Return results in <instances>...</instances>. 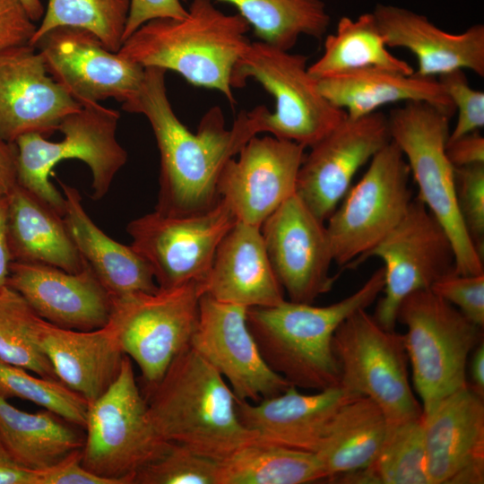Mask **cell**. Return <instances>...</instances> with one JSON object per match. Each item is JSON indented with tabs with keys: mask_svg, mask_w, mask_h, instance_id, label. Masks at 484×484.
Returning <instances> with one entry per match:
<instances>
[{
	"mask_svg": "<svg viewBox=\"0 0 484 484\" xmlns=\"http://www.w3.org/2000/svg\"><path fill=\"white\" fill-rule=\"evenodd\" d=\"M166 70L145 67L135 96L122 104L149 121L160 151V190L155 211L186 215L209 210L220 196L217 184L225 163L257 134L250 111L241 110L229 128L222 110L211 108L196 132L176 116L166 89Z\"/></svg>",
	"mask_w": 484,
	"mask_h": 484,
	"instance_id": "cell-1",
	"label": "cell"
},
{
	"mask_svg": "<svg viewBox=\"0 0 484 484\" xmlns=\"http://www.w3.org/2000/svg\"><path fill=\"white\" fill-rule=\"evenodd\" d=\"M141 390L151 423L167 442L219 462L256 438L241 423L226 380L191 345L157 383Z\"/></svg>",
	"mask_w": 484,
	"mask_h": 484,
	"instance_id": "cell-2",
	"label": "cell"
},
{
	"mask_svg": "<svg viewBox=\"0 0 484 484\" xmlns=\"http://www.w3.org/2000/svg\"><path fill=\"white\" fill-rule=\"evenodd\" d=\"M250 29L238 13L222 12L213 0H192L185 17L145 22L117 54L144 68L171 70L192 85L218 91L233 106L232 72L251 42Z\"/></svg>",
	"mask_w": 484,
	"mask_h": 484,
	"instance_id": "cell-3",
	"label": "cell"
},
{
	"mask_svg": "<svg viewBox=\"0 0 484 484\" xmlns=\"http://www.w3.org/2000/svg\"><path fill=\"white\" fill-rule=\"evenodd\" d=\"M384 283L381 267L338 302L316 307L285 299L272 307H250L247 324L267 365L291 385L315 391L338 386L333 334L348 316L376 301Z\"/></svg>",
	"mask_w": 484,
	"mask_h": 484,
	"instance_id": "cell-4",
	"label": "cell"
},
{
	"mask_svg": "<svg viewBox=\"0 0 484 484\" xmlns=\"http://www.w3.org/2000/svg\"><path fill=\"white\" fill-rule=\"evenodd\" d=\"M307 63L305 55L260 40L246 46L234 66L232 88L254 79L275 100L273 112L264 105L250 110L257 134L269 133L309 148L347 117L322 94Z\"/></svg>",
	"mask_w": 484,
	"mask_h": 484,
	"instance_id": "cell-5",
	"label": "cell"
},
{
	"mask_svg": "<svg viewBox=\"0 0 484 484\" xmlns=\"http://www.w3.org/2000/svg\"><path fill=\"white\" fill-rule=\"evenodd\" d=\"M119 118L117 110L90 103L63 119L58 130L64 138L59 142H50L35 133L20 136L14 143L17 183L64 216V194L50 182L49 176L61 160L78 159L91 171V198L100 200L127 161V152L116 137Z\"/></svg>",
	"mask_w": 484,
	"mask_h": 484,
	"instance_id": "cell-6",
	"label": "cell"
},
{
	"mask_svg": "<svg viewBox=\"0 0 484 484\" xmlns=\"http://www.w3.org/2000/svg\"><path fill=\"white\" fill-rule=\"evenodd\" d=\"M388 117L391 141L402 152L419 187L418 199L441 223L455 254V272L484 273L483 256L476 249L459 214L455 198L454 167L445 145L451 118L421 101L405 102Z\"/></svg>",
	"mask_w": 484,
	"mask_h": 484,
	"instance_id": "cell-7",
	"label": "cell"
},
{
	"mask_svg": "<svg viewBox=\"0 0 484 484\" xmlns=\"http://www.w3.org/2000/svg\"><path fill=\"white\" fill-rule=\"evenodd\" d=\"M397 322L402 334L415 390L426 411L468 384V357L483 341V328L430 289L405 297Z\"/></svg>",
	"mask_w": 484,
	"mask_h": 484,
	"instance_id": "cell-8",
	"label": "cell"
},
{
	"mask_svg": "<svg viewBox=\"0 0 484 484\" xmlns=\"http://www.w3.org/2000/svg\"><path fill=\"white\" fill-rule=\"evenodd\" d=\"M82 463L116 484H133L135 475L169 442L154 428L133 361L125 355L115 381L89 403Z\"/></svg>",
	"mask_w": 484,
	"mask_h": 484,
	"instance_id": "cell-9",
	"label": "cell"
},
{
	"mask_svg": "<svg viewBox=\"0 0 484 484\" xmlns=\"http://www.w3.org/2000/svg\"><path fill=\"white\" fill-rule=\"evenodd\" d=\"M333 350L340 385L375 402L388 424L422 415L410 385L402 334L384 328L366 309H359L335 331Z\"/></svg>",
	"mask_w": 484,
	"mask_h": 484,
	"instance_id": "cell-10",
	"label": "cell"
},
{
	"mask_svg": "<svg viewBox=\"0 0 484 484\" xmlns=\"http://www.w3.org/2000/svg\"><path fill=\"white\" fill-rule=\"evenodd\" d=\"M201 282L112 298L109 318L124 353L141 371L143 387L157 383L187 348L196 328Z\"/></svg>",
	"mask_w": 484,
	"mask_h": 484,
	"instance_id": "cell-11",
	"label": "cell"
},
{
	"mask_svg": "<svg viewBox=\"0 0 484 484\" xmlns=\"http://www.w3.org/2000/svg\"><path fill=\"white\" fill-rule=\"evenodd\" d=\"M411 171L391 141L369 161L327 219L333 262L345 268L376 246L407 212L412 201Z\"/></svg>",
	"mask_w": 484,
	"mask_h": 484,
	"instance_id": "cell-12",
	"label": "cell"
},
{
	"mask_svg": "<svg viewBox=\"0 0 484 484\" xmlns=\"http://www.w3.org/2000/svg\"><path fill=\"white\" fill-rule=\"evenodd\" d=\"M370 257L384 263V295L373 316L387 330H394L398 307L405 297L430 289L455 271V254L448 234L418 198L412 199L391 232L345 268H355Z\"/></svg>",
	"mask_w": 484,
	"mask_h": 484,
	"instance_id": "cell-13",
	"label": "cell"
},
{
	"mask_svg": "<svg viewBox=\"0 0 484 484\" xmlns=\"http://www.w3.org/2000/svg\"><path fill=\"white\" fill-rule=\"evenodd\" d=\"M237 220L221 198L207 211L167 215L154 210L131 220L130 246L148 263L157 285L169 289L207 276L218 246Z\"/></svg>",
	"mask_w": 484,
	"mask_h": 484,
	"instance_id": "cell-14",
	"label": "cell"
},
{
	"mask_svg": "<svg viewBox=\"0 0 484 484\" xmlns=\"http://www.w3.org/2000/svg\"><path fill=\"white\" fill-rule=\"evenodd\" d=\"M390 142L388 117L379 110L354 119L346 117L305 153L295 194L325 222L358 170Z\"/></svg>",
	"mask_w": 484,
	"mask_h": 484,
	"instance_id": "cell-15",
	"label": "cell"
},
{
	"mask_svg": "<svg viewBox=\"0 0 484 484\" xmlns=\"http://www.w3.org/2000/svg\"><path fill=\"white\" fill-rule=\"evenodd\" d=\"M272 270L289 300L313 304L329 292L336 276L326 226L294 194L262 224Z\"/></svg>",
	"mask_w": 484,
	"mask_h": 484,
	"instance_id": "cell-16",
	"label": "cell"
},
{
	"mask_svg": "<svg viewBox=\"0 0 484 484\" xmlns=\"http://www.w3.org/2000/svg\"><path fill=\"white\" fill-rule=\"evenodd\" d=\"M36 46L48 74L81 106L107 99L124 104L143 80L144 67L108 50L83 29L57 27Z\"/></svg>",
	"mask_w": 484,
	"mask_h": 484,
	"instance_id": "cell-17",
	"label": "cell"
},
{
	"mask_svg": "<svg viewBox=\"0 0 484 484\" xmlns=\"http://www.w3.org/2000/svg\"><path fill=\"white\" fill-rule=\"evenodd\" d=\"M246 313L245 307L202 295L190 345L222 376L237 400L257 402L291 385L264 359Z\"/></svg>",
	"mask_w": 484,
	"mask_h": 484,
	"instance_id": "cell-18",
	"label": "cell"
},
{
	"mask_svg": "<svg viewBox=\"0 0 484 484\" xmlns=\"http://www.w3.org/2000/svg\"><path fill=\"white\" fill-rule=\"evenodd\" d=\"M305 150L291 141L255 135L242 147L238 158L225 163L217 191L237 221L261 228L295 194Z\"/></svg>",
	"mask_w": 484,
	"mask_h": 484,
	"instance_id": "cell-19",
	"label": "cell"
},
{
	"mask_svg": "<svg viewBox=\"0 0 484 484\" xmlns=\"http://www.w3.org/2000/svg\"><path fill=\"white\" fill-rule=\"evenodd\" d=\"M81 105L47 72L30 44L0 52V137L14 143L22 135L44 137Z\"/></svg>",
	"mask_w": 484,
	"mask_h": 484,
	"instance_id": "cell-20",
	"label": "cell"
},
{
	"mask_svg": "<svg viewBox=\"0 0 484 484\" xmlns=\"http://www.w3.org/2000/svg\"><path fill=\"white\" fill-rule=\"evenodd\" d=\"M467 384L423 411L430 484L484 483V401Z\"/></svg>",
	"mask_w": 484,
	"mask_h": 484,
	"instance_id": "cell-21",
	"label": "cell"
},
{
	"mask_svg": "<svg viewBox=\"0 0 484 484\" xmlns=\"http://www.w3.org/2000/svg\"><path fill=\"white\" fill-rule=\"evenodd\" d=\"M6 285L42 319L58 327L89 331L105 326L112 298L91 267L78 272L39 264L12 262Z\"/></svg>",
	"mask_w": 484,
	"mask_h": 484,
	"instance_id": "cell-22",
	"label": "cell"
},
{
	"mask_svg": "<svg viewBox=\"0 0 484 484\" xmlns=\"http://www.w3.org/2000/svg\"><path fill=\"white\" fill-rule=\"evenodd\" d=\"M357 395L341 385L311 394L290 385L257 402L238 400L237 412L257 441L315 454L339 409Z\"/></svg>",
	"mask_w": 484,
	"mask_h": 484,
	"instance_id": "cell-23",
	"label": "cell"
},
{
	"mask_svg": "<svg viewBox=\"0 0 484 484\" xmlns=\"http://www.w3.org/2000/svg\"><path fill=\"white\" fill-rule=\"evenodd\" d=\"M387 47L402 48L417 58L420 77L439 76L462 69L484 76V25L477 23L460 33L441 30L425 15L378 4L372 12Z\"/></svg>",
	"mask_w": 484,
	"mask_h": 484,
	"instance_id": "cell-24",
	"label": "cell"
},
{
	"mask_svg": "<svg viewBox=\"0 0 484 484\" xmlns=\"http://www.w3.org/2000/svg\"><path fill=\"white\" fill-rule=\"evenodd\" d=\"M201 288L203 295L246 308L272 307L285 300L260 228L240 221L221 239Z\"/></svg>",
	"mask_w": 484,
	"mask_h": 484,
	"instance_id": "cell-25",
	"label": "cell"
},
{
	"mask_svg": "<svg viewBox=\"0 0 484 484\" xmlns=\"http://www.w3.org/2000/svg\"><path fill=\"white\" fill-rule=\"evenodd\" d=\"M39 337L56 378L88 403L115 381L125 355L109 321L103 327L81 331L40 318Z\"/></svg>",
	"mask_w": 484,
	"mask_h": 484,
	"instance_id": "cell-26",
	"label": "cell"
},
{
	"mask_svg": "<svg viewBox=\"0 0 484 484\" xmlns=\"http://www.w3.org/2000/svg\"><path fill=\"white\" fill-rule=\"evenodd\" d=\"M65 201L64 220L83 261L111 298L159 290L148 263L131 246L104 233L87 214L78 190L61 180Z\"/></svg>",
	"mask_w": 484,
	"mask_h": 484,
	"instance_id": "cell-27",
	"label": "cell"
},
{
	"mask_svg": "<svg viewBox=\"0 0 484 484\" xmlns=\"http://www.w3.org/2000/svg\"><path fill=\"white\" fill-rule=\"evenodd\" d=\"M322 94L349 118H359L391 103L427 102L452 117L454 106L437 78L366 69L317 81Z\"/></svg>",
	"mask_w": 484,
	"mask_h": 484,
	"instance_id": "cell-28",
	"label": "cell"
},
{
	"mask_svg": "<svg viewBox=\"0 0 484 484\" xmlns=\"http://www.w3.org/2000/svg\"><path fill=\"white\" fill-rule=\"evenodd\" d=\"M7 234L13 262L78 272L85 262L64 217L18 183L7 194Z\"/></svg>",
	"mask_w": 484,
	"mask_h": 484,
	"instance_id": "cell-29",
	"label": "cell"
},
{
	"mask_svg": "<svg viewBox=\"0 0 484 484\" xmlns=\"http://www.w3.org/2000/svg\"><path fill=\"white\" fill-rule=\"evenodd\" d=\"M388 428L387 419L371 399L357 395L337 411L315 453L327 480L367 468L376 458Z\"/></svg>",
	"mask_w": 484,
	"mask_h": 484,
	"instance_id": "cell-30",
	"label": "cell"
},
{
	"mask_svg": "<svg viewBox=\"0 0 484 484\" xmlns=\"http://www.w3.org/2000/svg\"><path fill=\"white\" fill-rule=\"evenodd\" d=\"M62 418L48 410L22 411L0 395V438L22 467L39 471L82 449V438Z\"/></svg>",
	"mask_w": 484,
	"mask_h": 484,
	"instance_id": "cell-31",
	"label": "cell"
},
{
	"mask_svg": "<svg viewBox=\"0 0 484 484\" xmlns=\"http://www.w3.org/2000/svg\"><path fill=\"white\" fill-rule=\"evenodd\" d=\"M387 48L373 13L356 19L342 16L334 33L325 38L323 55L308 65V73L316 81L366 69L412 74V66Z\"/></svg>",
	"mask_w": 484,
	"mask_h": 484,
	"instance_id": "cell-32",
	"label": "cell"
},
{
	"mask_svg": "<svg viewBox=\"0 0 484 484\" xmlns=\"http://www.w3.org/2000/svg\"><path fill=\"white\" fill-rule=\"evenodd\" d=\"M326 479L315 454L256 439L218 462L219 484H304Z\"/></svg>",
	"mask_w": 484,
	"mask_h": 484,
	"instance_id": "cell-33",
	"label": "cell"
},
{
	"mask_svg": "<svg viewBox=\"0 0 484 484\" xmlns=\"http://www.w3.org/2000/svg\"><path fill=\"white\" fill-rule=\"evenodd\" d=\"M233 5L260 41L290 50L300 36L321 39L331 17L324 0H216Z\"/></svg>",
	"mask_w": 484,
	"mask_h": 484,
	"instance_id": "cell-34",
	"label": "cell"
},
{
	"mask_svg": "<svg viewBox=\"0 0 484 484\" xmlns=\"http://www.w3.org/2000/svg\"><path fill=\"white\" fill-rule=\"evenodd\" d=\"M341 483L430 484L427 469L423 413L388 424L383 444L367 468L333 479Z\"/></svg>",
	"mask_w": 484,
	"mask_h": 484,
	"instance_id": "cell-35",
	"label": "cell"
},
{
	"mask_svg": "<svg viewBox=\"0 0 484 484\" xmlns=\"http://www.w3.org/2000/svg\"><path fill=\"white\" fill-rule=\"evenodd\" d=\"M130 0H48L40 25L29 44L35 47L57 27H74L92 32L106 48L118 52L129 14Z\"/></svg>",
	"mask_w": 484,
	"mask_h": 484,
	"instance_id": "cell-36",
	"label": "cell"
},
{
	"mask_svg": "<svg viewBox=\"0 0 484 484\" xmlns=\"http://www.w3.org/2000/svg\"><path fill=\"white\" fill-rule=\"evenodd\" d=\"M40 317L14 290L0 289V359L35 375L57 379L39 337Z\"/></svg>",
	"mask_w": 484,
	"mask_h": 484,
	"instance_id": "cell-37",
	"label": "cell"
},
{
	"mask_svg": "<svg viewBox=\"0 0 484 484\" xmlns=\"http://www.w3.org/2000/svg\"><path fill=\"white\" fill-rule=\"evenodd\" d=\"M33 374L0 359V395L26 400L68 423L84 428L88 402L58 379Z\"/></svg>",
	"mask_w": 484,
	"mask_h": 484,
	"instance_id": "cell-38",
	"label": "cell"
},
{
	"mask_svg": "<svg viewBox=\"0 0 484 484\" xmlns=\"http://www.w3.org/2000/svg\"><path fill=\"white\" fill-rule=\"evenodd\" d=\"M133 484H219L218 462L183 445L169 443L135 475Z\"/></svg>",
	"mask_w": 484,
	"mask_h": 484,
	"instance_id": "cell-39",
	"label": "cell"
},
{
	"mask_svg": "<svg viewBox=\"0 0 484 484\" xmlns=\"http://www.w3.org/2000/svg\"><path fill=\"white\" fill-rule=\"evenodd\" d=\"M456 204L478 252H484V164L454 168Z\"/></svg>",
	"mask_w": 484,
	"mask_h": 484,
	"instance_id": "cell-40",
	"label": "cell"
},
{
	"mask_svg": "<svg viewBox=\"0 0 484 484\" xmlns=\"http://www.w3.org/2000/svg\"><path fill=\"white\" fill-rule=\"evenodd\" d=\"M454 106L458 117L448 140H454L484 126V92L471 87L464 70L457 69L437 77Z\"/></svg>",
	"mask_w": 484,
	"mask_h": 484,
	"instance_id": "cell-41",
	"label": "cell"
},
{
	"mask_svg": "<svg viewBox=\"0 0 484 484\" xmlns=\"http://www.w3.org/2000/svg\"><path fill=\"white\" fill-rule=\"evenodd\" d=\"M430 290L483 328L484 273L462 275L454 272L435 282Z\"/></svg>",
	"mask_w": 484,
	"mask_h": 484,
	"instance_id": "cell-42",
	"label": "cell"
},
{
	"mask_svg": "<svg viewBox=\"0 0 484 484\" xmlns=\"http://www.w3.org/2000/svg\"><path fill=\"white\" fill-rule=\"evenodd\" d=\"M36 30L20 0H0V52L29 44Z\"/></svg>",
	"mask_w": 484,
	"mask_h": 484,
	"instance_id": "cell-43",
	"label": "cell"
},
{
	"mask_svg": "<svg viewBox=\"0 0 484 484\" xmlns=\"http://www.w3.org/2000/svg\"><path fill=\"white\" fill-rule=\"evenodd\" d=\"M36 484H116L99 477L82 463V449L76 450L52 467L37 471Z\"/></svg>",
	"mask_w": 484,
	"mask_h": 484,
	"instance_id": "cell-44",
	"label": "cell"
},
{
	"mask_svg": "<svg viewBox=\"0 0 484 484\" xmlns=\"http://www.w3.org/2000/svg\"><path fill=\"white\" fill-rule=\"evenodd\" d=\"M180 0H130L124 41L145 22L157 18L180 19L186 15Z\"/></svg>",
	"mask_w": 484,
	"mask_h": 484,
	"instance_id": "cell-45",
	"label": "cell"
},
{
	"mask_svg": "<svg viewBox=\"0 0 484 484\" xmlns=\"http://www.w3.org/2000/svg\"><path fill=\"white\" fill-rule=\"evenodd\" d=\"M445 152L454 168L484 164V137L475 131L447 140Z\"/></svg>",
	"mask_w": 484,
	"mask_h": 484,
	"instance_id": "cell-46",
	"label": "cell"
},
{
	"mask_svg": "<svg viewBox=\"0 0 484 484\" xmlns=\"http://www.w3.org/2000/svg\"><path fill=\"white\" fill-rule=\"evenodd\" d=\"M37 471L20 465L0 438V484H36Z\"/></svg>",
	"mask_w": 484,
	"mask_h": 484,
	"instance_id": "cell-47",
	"label": "cell"
},
{
	"mask_svg": "<svg viewBox=\"0 0 484 484\" xmlns=\"http://www.w3.org/2000/svg\"><path fill=\"white\" fill-rule=\"evenodd\" d=\"M17 184V148L0 137V196L7 195Z\"/></svg>",
	"mask_w": 484,
	"mask_h": 484,
	"instance_id": "cell-48",
	"label": "cell"
},
{
	"mask_svg": "<svg viewBox=\"0 0 484 484\" xmlns=\"http://www.w3.org/2000/svg\"><path fill=\"white\" fill-rule=\"evenodd\" d=\"M7 195L0 196V289L4 287L13 262L7 234Z\"/></svg>",
	"mask_w": 484,
	"mask_h": 484,
	"instance_id": "cell-49",
	"label": "cell"
},
{
	"mask_svg": "<svg viewBox=\"0 0 484 484\" xmlns=\"http://www.w3.org/2000/svg\"><path fill=\"white\" fill-rule=\"evenodd\" d=\"M470 366V387L479 395L484 397V342L481 341L473 350Z\"/></svg>",
	"mask_w": 484,
	"mask_h": 484,
	"instance_id": "cell-50",
	"label": "cell"
},
{
	"mask_svg": "<svg viewBox=\"0 0 484 484\" xmlns=\"http://www.w3.org/2000/svg\"><path fill=\"white\" fill-rule=\"evenodd\" d=\"M30 18L33 22L39 21L44 15V7L40 0H20Z\"/></svg>",
	"mask_w": 484,
	"mask_h": 484,
	"instance_id": "cell-51",
	"label": "cell"
}]
</instances>
